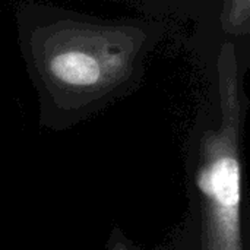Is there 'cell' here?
Here are the masks:
<instances>
[{
	"instance_id": "cell-1",
	"label": "cell",
	"mask_w": 250,
	"mask_h": 250,
	"mask_svg": "<svg viewBox=\"0 0 250 250\" xmlns=\"http://www.w3.org/2000/svg\"><path fill=\"white\" fill-rule=\"evenodd\" d=\"M196 186L202 208V250H245L242 166L230 138L208 142Z\"/></svg>"
},
{
	"instance_id": "cell-2",
	"label": "cell",
	"mask_w": 250,
	"mask_h": 250,
	"mask_svg": "<svg viewBox=\"0 0 250 250\" xmlns=\"http://www.w3.org/2000/svg\"><path fill=\"white\" fill-rule=\"evenodd\" d=\"M51 72L60 81L86 86L100 79V64L94 57L81 51H67L59 54L51 62Z\"/></svg>"
},
{
	"instance_id": "cell-3",
	"label": "cell",
	"mask_w": 250,
	"mask_h": 250,
	"mask_svg": "<svg viewBox=\"0 0 250 250\" xmlns=\"http://www.w3.org/2000/svg\"><path fill=\"white\" fill-rule=\"evenodd\" d=\"M108 250H132L127 239L119 229H114L111 233V237L108 240Z\"/></svg>"
}]
</instances>
